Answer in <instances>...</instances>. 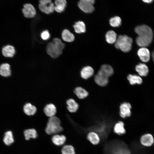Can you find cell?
Wrapping results in <instances>:
<instances>
[{
    "label": "cell",
    "mask_w": 154,
    "mask_h": 154,
    "mask_svg": "<svg viewBox=\"0 0 154 154\" xmlns=\"http://www.w3.org/2000/svg\"><path fill=\"white\" fill-rule=\"evenodd\" d=\"M137 54L141 60L145 62H148L150 59L149 50L145 47H141L138 50Z\"/></svg>",
    "instance_id": "obj_8"
},
{
    "label": "cell",
    "mask_w": 154,
    "mask_h": 154,
    "mask_svg": "<svg viewBox=\"0 0 154 154\" xmlns=\"http://www.w3.org/2000/svg\"><path fill=\"white\" fill-rule=\"evenodd\" d=\"M81 2L89 3L92 5H93L95 2V0H80Z\"/></svg>",
    "instance_id": "obj_36"
},
{
    "label": "cell",
    "mask_w": 154,
    "mask_h": 154,
    "mask_svg": "<svg viewBox=\"0 0 154 154\" xmlns=\"http://www.w3.org/2000/svg\"><path fill=\"white\" fill-rule=\"evenodd\" d=\"M43 111L45 116L50 117L55 116L57 113V109L54 104L49 103L45 106Z\"/></svg>",
    "instance_id": "obj_9"
},
{
    "label": "cell",
    "mask_w": 154,
    "mask_h": 154,
    "mask_svg": "<svg viewBox=\"0 0 154 154\" xmlns=\"http://www.w3.org/2000/svg\"><path fill=\"white\" fill-rule=\"evenodd\" d=\"M51 2V0H39V4L45 5H46Z\"/></svg>",
    "instance_id": "obj_35"
},
{
    "label": "cell",
    "mask_w": 154,
    "mask_h": 154,
    "mask_svg": "<svg viewBox=\"0 0 154 154\" xmlns=\"http://www.w3.org/2000/svg\"><path fill=\"white\" fill-rule=\"evenodd\" d=\"M73 26L75 32L77 33H84L86 31L85 25L83 21H80L77 22Z\"/></svg>",
    "instance_id": "obj_27"
},
{
    "label": "cell",
    "mask_w": 154,
    "mask_h": 154,
    "mask_svg": "<svg viewBox=\"0 0 154 154\" xmlns=\"http://www.w3.org/2000/svg\"><path fill=\"white\" fill-rule=\"evenodd\" d=\"M24 135L25 139L27 140L31 138H36L38 136L37 131L33 128L26 129L24 132Z\"/></svg>",
    "instance_id": "obj_25"
},
{
    "label": "cell",
    "mask_w": 154,
    "mask_h": 154,
    "mask_svg": "<svg viewBox=\"0 0 154 154\" xmlns=\"http://www.w3.org/2000/svg\"><path fill=\"white\" fill-rule=\"evenodd\" d=\"M66 140V137L63 135L56 134L52 138V141L53 143L57 146H61L65 143Z\"/></svg>",
    "instance_id": "obj_19"
},
{
    "label": "cell",
    "mask_w": 154,
    "mask_h": 154,
    "mask_svg": "<svg viewBox=\"0 0 154 154\" xmlns=\"http://www.w3.org/2000/svg\"><path fill=\"white\" fill-rule=\"evenodd\" d=\"M11 71L10 65L7 63H4L0 66V74L2 76L7 77L11 75Z\"/></svg>",
    "instance_id": "obj_21"
},
{
    "label": "cell",
    "mask_w": 154,
    "mask_h": 154,
    "mask_svg": "<svg viewBox=\"0 0 154 154\" xmlns=\"http://www.w3.org/2000/svg\"><path fill=\"white\" fill-rule=\"evenodd\" d=\"M23 110L24 113L28 116L34 115L36 113L37 108L35 105L31 103H26L24 106Z\"/></svg>",
    "instance_id": "obj_15"
},
{
    "label": "cell",
    "mask_w": 154,
    "mask_h": 154,
    "mask_svg": "<svg viewBox=\"0 0 154 154\" xmlns=\"http://www.w3.org/2000/svg\"><path fill=\"white\" fill-rule=\"evenodd\" d=\"M94 81L98 85L104 86L108 83V77L99 70L94 77Z\"/></svg>",
    "instance_id": "obj_6"
},
{
    "label": "cell",
    "mask_w": 154,
    "mask_h": 154,
    "mask_svg": "<svg viewBox=\"0 0 154 154\" xmlns=\"http://www.w3.org/2000/svg\"><path fill=\"white\" fill-rule=\"evenodd\" d=\"M152 57L153 61H154V50L152 53Z\"/></svg>",
    "instance_id": "obj_38"
},
{
    "label": "cell",
    "mask_w": 154,
    "mask_h": 154,
    "mask_svg": "<svg viewBox=\"0 0 154 154\" xmlns=\"http://www.w3.org/2000/svg\"><path fill=\"white\" fill-rule=\"evenodd\" d=\"M65 44L61 40L58 38H54L52 42L47 44L46 51L47 53L52 58H56L60 56L62 53Z\"/></svg>",
    "instance_id": "obj_2"
},
{
    "label": "cell",
    "mask_w": 154,
    "mask_h": 154,
    "mask_svg": "<svg viewBox=\"0 0 154 154\" xmlns=\"http://www.w3.org/2000/svg\"><path fill=\"white\" fill-rule=\"evenodd\" d=\"M16 50L14 47L10 45H7L3 47L2 53L3 55L7 58L13 57L15 54Z\"/></svg>",
    "instance_id": "obj_13"
},
{
    "label": "cell",
    "mask_w": 154,
    "mask_h": 154,
    "mask_svg": "<svg viewBox=\"0 0 154 154\" xmlns=\"http://www.w3.org/2000/svg\"><path fill=\"white\" fill-rule=\"evenodd\" d=\"M131 106L129 103L124 102L121 104L119 108L120 116L123 118L130 116L131 115Z\"/></svg>",
    "instance_id": "obj_7"
},
{
    "label": "cell",
    "mask_w": 154,
    "mask_h": 154,
    "mask_svg": "<svg viewBox=\"0 0 154 154\" xmlns=\"http://www.w3.org/2000/svg\"><path fill=\"white\" fill-rule=\"evenodd\" d=\"M140 142L143 145L149 147L152 145L154 142L153 136L150 134L147 133L142 135L140 138Z\"/></svg>",
    "instance_id": "obj_11"
},
{
    "label": "cell",
    "mask_w": 154,
    "mask_h": 154,
    "mask_svg": "<svg viewBox=\"0 0 154 154\" xmlns=\"http://www.w3.org/2000/svg\"><path fill=\"white\" fill-rule=\"evenodd\" d=\"M114 131L115 133L118 135H121L125 134L126 130L124 123L121 121H119L116 123L114 126Z\"/></svg>",
    "instance_id": "obj_22"
},
{
    "label": "cell",
    "mask_w": 154,
    "mask_h": 154,
    "mask_svg": "<svg viewBox=\"0 0 154 154\" xmlns=\"http://www.w3.org/2000/svg\"><path fill=\"white\" fill-rule=\"evenodd\" d=\"M66 108L69 112L74 113L77 111L79 105L74 99L69 98L66 101Z\"/></svg>",
    "instance_id": "obj_10"
},
{
    "label": "cell",
    "mask_w": 154,
    "mask_h": 154,
    "mask_svg": "<svg viewBox=\"0 0 154 154\" xmlns=\"http://www.w3.org/2000/svg\"><path fill=\"white\" fill-rule=\"evenodd\" d=\"M114 154H131L129 149L122 147L116 148L114 151Z\"/></svg>",
    "instance_id": "obj_33"
},
{
    "label": "cell",
    "mask_w": 154,
    "mask_h": 154,
    "mask_svg": "<svg viewBox=\"0 0 154 154\" xmlns=\"http://www.w3.org/2000/svg\"><path fill=\"white\" fill-rule=\"evenodd\" d=\"M74 93L76 96L80 99H84L88 95V92L85 89L80 86L76 87L74 90Z\"/></svg>",
    "instance_id": "obj_17"
},
{
    "label": "cell",
    "mask_w": 154,
    "mask_h": 154,
    "mask_svg": "<svg viewBox=\"0 0 154 154\" xmlns=\"http://www.w3.org/2000/svg\"><path fill=\"white\" fill-rule=\"evenodd\" d=\"M63 129L59 118L55 116L48 117L45 128V131L47 134H57L62 131Z\"/></svg>",
    "instance_id": "obj_3"
},
{
    "label": "cell",
    "mask_w": 154,
    "mask_h": 154,
    "mask_svg": "<svg viewBox=\"0 0 154 154\" xmlns=\"http://www.w3.org/2000/svg\"><path fill=\"white\" fill-rule=\"evenodd\" d=\"M94 73V70L91 66H87L83 67L80 71L81 77L84 79H87L92 76Z\"/></svg>",
    "instance_id": "obj_16"
},
{
    "label": "cell",
    "mask_w": 154,
    "mask_h": 154,
    "mask_svg": "<svg viewBox=\"0 0 154 154\" xmlns=\"http://www.w3.org/2000/svg\"><path fill=\"white\" fill-rule=\"evenodd\" d=\"M62 154H75V152L74 147L71 145H66L62 149Z\"/></svg>",
    "instance_id": "obj_31"
},
{
    "label": "cell",
    "mask_w": 154,
    "mask_h": 154,
    "mask_svg": "<svg viewBox=\"0 0 154 154\" xmlns=\"http://www.w3.org/2000/svg\"><path fill=\"white\" fill-rule=\"evenodd\" d=\"M22 11L24 16L27 18L33 17L36 14L35 8L32 4L30 3L25 4Z\"/></svg>",
    "instance_id": "obj_5"
},
{
    "label": "cell",
    "mask_w": 154,
    "mask_h": 154,
    "mask_svg": "<svg viewBox=\"0 0 154 154\" xmlns=\"http://www.w3.org/2000/svg\"><path fill=\"white\" fill-rule=\"evenodd\" d=\"M127 79L131 85L140 84L142 82V80L141 77L136 75L129 74L127 76Z\"/></svg>",
    "instance_id": "obj_29"
},
{
    "label": "cell",
    "mask_w": 154,
    "mask_h": 154,
    "mask_svg": "<svg viewBox=\"0 0 154 154\" xmlns=\"http://www.w3.org/2000/svg\"><path fill=\"white\" fill-rule=\"evenodd\" d=\"M135 69L136 71L141 76H146L148 74L149 71L148 67L144 63L139 64L136 66Z\"/></svg>",
    "instance_id": "obj_18"
},
{
    "label": "cell",
    "mask_w": 154,
    "mask_h": 154,
    "mask_svg": "<svg viewBox=\"0 0 154 154\" xmlns=\"http://www.w3.org/2000/svg\"><path fill=\"white\" fill-rule=\"evenodd\" d=\"M62 37L64 41L68 42L73 41L75 38L74 35L67 29L63 31L62 33Z\"/></svg>",
    "instance_id": "obj_26"
},
{
    "label": "cell",
    "mask_w": 154,
    "mask_h": 154,
    "mask_svg": "<svg viewBox=\"0 0 154 154\" xmlns=\"http://www.w3.org/2000/svg\"><path fill=\"white\" fill-rule=\"evenodd\" d=\"M54 4L51 2L49 4L45 5L39 4L38 5L40 10L42 12L47 14L53 12L54 10Z\"/></svg>",
    "instance_id": "obj_20"
},
{
    "label": "cell",
    "mask_w": 154,
    "mask_h": 154,
    "mask_svg": "<svg viewBox=\"0 0 154 154\" xmlns=\"http://www.w3.org/2000/svg\"><path fill=\"white\" fill-rule=\"evenodd\" d=\"M105 37L107 42L111 44L115 43L117 39L116 34L112 30L109 31L106 33Z\"/></svg>",
    "instance_id": "obj_28"
},
{
    "label": "cell",
    "mask_w": 154,
    "mask_h": 154,
    "mask_svg": "<svg viewBox=\"0 0 154 154\" xmlns=\"http://www.w3.org/2000/svg\"><path fill=\"white\" fill-rule=\"evenodd\" d=\"M54 3V10L56 11L61 13L64 11L66 6V0H55Z\"/></svg>",
    "instance_id": "obj_23"
},
{
    "label": "cell",
    "mask_w": 154,
    "mask_h": 154,
    "mask_svg": "<svg viewBox=\"0 0 154 154\" xmlns=\"http://www.w3.org/2000/svg\"><path fill=\"white\" fill-rule=\"evenodd\" d=\"M135 31L138 35L136 41L139 46L146 47L151 44L153 39V33L149 27L145 25H138L135 27Z\"/></svg>",
    "instance_id": "obj_1"
},
{
    "label": "cell",
    "mask_w": 154,
    "mask_h": 154,
    "mask_svg": "<svg viewBox=\"0 0 154 154\" xmlns=\"http://www.w3.org/2000/svg\"><path fill=\"white\" fill-rule=\"evenodd\" d=\"M100 70L108 77L111 76L114 73V70L112 67L108 64L102 65Z\"/></svg>",
    "instance_id": "obj_30"
},
{
    "label": "cell",
    "mask_w": 154,
    "mask_h": 154,
    "mask_svg": "<svg viewBox=\"0 0 154 154\" xmlns=\"http://www.w3.org/2000/svg\"><path fill=\"white\" fill-rule=\"evenodd\" d=\"M40 36L42 39L44 40H46L50 38V35L48 31L46 30L43 31L41 33Z\"/></svg>",
    "instance_id": "obj_34"
},
{
    "label": "cell",
    "mask_w": 154,
    "mask_h": 154,
    "mask_svg": "<svg viewBox=\"0 0 154 154\" xmlns=\"http://www.w3.org/2000/svg\"><path fill=\"white\" fill-rule=\"evenodd\" d=\"M142 1L145 3H150L152 2L153 0H142Z\"/></svg>",
    "instance_id": "obj_37"
},
{
    "label": "cell",
    "mask_w": 154,
    "mask_h": 154,
    "mask_svg": "<svg viewBox=\"0 0 154 154\" xmlns=\"http://www.w3.org/2000/svg\"><path fill=\"white\" fill-rule=\"evenodd\" d=\"M133 40L126 35H120L117 38L115 46L124 52H128L131 49Z\"/></svg>",
    "instance_id": "obj_4"
},
{
    "label": "cell",
    "mask_w": 154,
    "mask_h": 154,
    "mask_svg": "<svg viewBox=\"0 0 154 154\" xmlns=\"http://www.w3.org/2000/svg\"><path fill=\"white\" fill-rule=\"evenodd\" d=\"M87 138L92 145H98L100 142V138L98 134L94 131L89 132L87 134Z\"/></svg>",
    "instance_id": "obj_12"
},
{
    "label": "cell",
    "mask_w": 154,
    "mask_h": 154,
    "mask_svg": "<svg viewBox=\"0 0 154 154\" xmlns=\"http://www.w3.org/2000/svg\"><path fill=\"white\" fill-rule=\"evenodd\" d=\"M78 5L80 9L86 13H91L94 10V7L93 5L89 3L79 1Z\"/></svg>",
    "instance_id": "obj_14"
},
{
    "label": "cell",
    "mask_w": 154,
    "mask_h": 154,
    "mask_svg": "<svg viewBox=\"0 0 154 154\" xmlns=\"http://www.w3.org/2000/svg\"><path fill=\"white\" fill-rule=\"evenodd\" d=\"M14 141V138L12 132L8 131L5 132L3 138V141L7 145H11Z\"/></svg>",
    "instance_id": "obj_24"
},
{
    "label": "cell",
    "mask_w": 154,
    "mask_h": 154,
    "mask_svg": "<svg viewBox=\"0 0 154 154\" xmlns=\"http://www.w3.org/2000/svg\"><path fill=\"white\" fill-rule=\"evenodd\" d=\"M121 18L118 16H115L111 18L110 20V25L114 27L119 26L121 24Z\"/></svg>",
    "instance_id": "obj_32"
}]
</instances>
